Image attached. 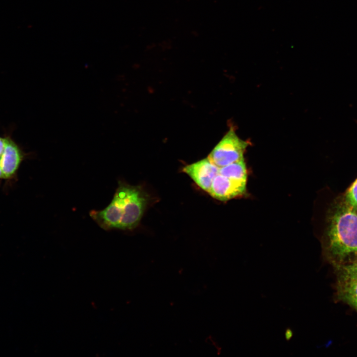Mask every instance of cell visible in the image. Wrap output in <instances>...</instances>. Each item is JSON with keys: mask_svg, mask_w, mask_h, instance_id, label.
<instances>
[{"mask_svg": "<svg viewBox=\"0 0 357 357\" xmlns=\"http://www.w3.org/2000/svg\"><path fill=\"white\" fill-rule=\"evenodd\" d=\"M322 249L326 260L334 267L357 259V214L339 201L328 215Z\"/></svg>", "mask_w": 357, "mask_h": 357, "instance_id": "cell-1", "label": "cell"}, {"mask_svg": "<svg viewBox=\"0 0 357 357\" xmlns=\"http://www.w3.org/2000/svg\"><path fill=\"white\" fill-rule=\"evenodd\" d=\"M147 202V194L139 186L119 180L110 203L102 210L90 211L89 215L104 230H132L139 223Z\"/></svg>", "mask_w": 357, "mask_h": 357, "instance_id": "cell-2", "label": "cell"}, {"mask_svg": "<svg viewBox=\"0 0 357 357\" xmlns=\"http://www.w3.org/2000/svg\"><path fill=\"white\" fill-rule=\"evenodd\" d=\"M248 146V142L242 140L233 129H230L215 147L208 158L218 168L241 160Z\"/></svg>", "mask_w": 357, "mask_h": 357, "instance_id": "cell-3", "label": "cell"}, {"mask_svg": "<svg viewBox=\"0 0 357 357\" xmlns=\"http://www.w3.org/2000/svg\"><path fill=\"white\" fill-rule=\"evenodd\" d=\"M183 172L187 174L202 189L208 192L219 168L207 158L186 166Z\"/></svg>", "mask_w": 357, "mask_h": 357, "instance_id": "cell-4", "label": "cell"}, {"mask_svg": "<svg viewBox=\"0 0 357 357\" xmlns=\"http://www.w3.org/2000/svg\"><path fill=\"white\" fill-rule=\"evenodd\" d=\"M246 188V184L218 174L208 192L214 198L224 201L244 194Z\"/></svg>", "mask_w": 357, "mask_h": 357, "instance_id": "cell-5", "label": "cell"}, {"mask_svg": "<svg viewBox=\"0 0 357 357\" xmlns=\"http://www.w3.org/2000/svg\"><path fill=\"white\" fill-rule=\"evenodd\" d=\"M22 159L19 147L10 138H6L4 150L0 161L3 178H11L15 175Z\"/></svg>", "mask_w": 357, "mask_h": 357, "instance_id": "cell-6", "label": "cell"}, {"mask_svg": "<svg viewBox=\"0 0 357 357\" xmlns=\"http://www.w3.org/2000/svg\"><path fill=\"white\" fill-rule=\"evenodd\" d=\"M336 290L338 299L357 311V279L337 278Z\"/></svg>", "mask_w": 357, "mask_h": 357, "instance_id": "cell-7", "label": "cell"}, {"mask_svg": "<svg viewBox=\"0 0 357 357\" xmlns=\"http://www.w3.org/2000/svg\"><path fill=\"white\" fill-rule=\"evenodd\" d=\"M237 181L246 184L247 169L243 158L223 167L219 168V174Z\"/></svg>", "mask_w": 357, "mask_h": 357, "instance_id": "cell-8", "label": "cell"}, {"mask_svg": "<svg viewBox=\"0 0 357 357\" xmlns=\"http://www.w3.org/2000/svg\"><path fill=\"white\" fill-rule=\"evenodd\" d=\"M339 202L349 210L357 214V178L348 188Z\"/></svg>", "mask_w": 357, "mask_h": 357, "instance_id": "cell-9", "label": "cell"}, {"mask_svg": "<svg viewBox=\"0 0 357 357\" xmlns=\"http://www.w3.org/2000/svg\"><path fill=\"white\" fill-rule=\"evenodd\" d=\"M334 267L337 278L357 279V259L351 263Z\"/></svg>", "mask_w": 357, "mask_h": 357, "instance_id": "cell-10", "label": "cell"}, {"mask_svg": "<svg viewBox=\"0 0 357 357\" xmlns=\"http://www.w3.org/2000/svg\"><path fill=\"white\" fill-rule=\"evenodd\" d=\"M5 143H6V138H3L1 137H0V161L1 157L2 155L4 150Z\"/></svg>", "mask_w": 357, "mask_h": 357, "instance_id": "cell-11", "label": "cell"}, {"mask_svg": "<svg viewBox=\"0 0 357 357\" xmlns=\"http://www.w3.org/2000/svg\"><path fill=\"white\" fill-rule=\"evenodd\" d=\"M293 336V332L290 328H287L285 333V339L287 341H290Z\"/></svg>", "mask_w": 357, "mask_h": 357, "instance_id": "cell-12", "label": "cell"}, {"mask_svg": "<svg viewBox=\"0 0 357 357\" xmlns=\"http://www.w3.org/2000/svg\"><path fill=\"white\" fill-rule=\"evenodd\" d=\"M0 178H3L2 173L0 168Z\"/></svg>", "mask_w": 357, "mask_h": 357, "instance_id": "cell-13", "label": "cell"}]
</instances>
